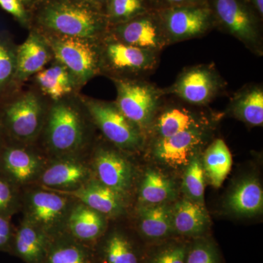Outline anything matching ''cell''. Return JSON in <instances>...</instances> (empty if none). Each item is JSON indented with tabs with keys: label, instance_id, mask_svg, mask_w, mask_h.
<instances>
[{
	"label": "cell",
	"instance_id": "obj_25",
	"mask_svg": "<svg viewBox=\"0 0 263 263\" xmlns=\"http://www.w3.org/2000/svg\"><path fill=\"white\" fill-rule=\"evenodd\" d=\"M139 227L147 238H166L174 232L172 209L164 203L143 205L139 209Z\"/></svg>",
	"mask_w": 263,
	"mask_h": 263
},
{
	"label": "cell",
	"instance_id": "obj_26",
	"mask_svg": "<svg viewBox=\"0 0 263 263\" xmlns=\"http://www.w3.org/2000/svg\"><path fill=\"white\" fill-rule=\"evenodd\" d=\"M233 159L224 141L216 139L205 151L203 156L204 174L215 188H219L229 174Z\"/></svg>",
	"mask_w": 263,
	"mask_h": 263
},
{
	"label": "cell",
	"instance_id": "obj_20",
	"mask_svg": "<svg viewBox=\"0 0 263 263\" xmlns=\"http://www.w3.org/2000/svg\"><path fill=\"white\" fill-rule=\"evenodd\" d=\"M105 227V216L77 200L71 207L65 228L76 240L89 242L98 239Z\"/></svg>",
	"mask_w": 263,
	"mask_h": 263
},
{
	"label": "cell",
	"instance_id": "obj_3",
	"mask_svg": "<svg viewBox=\"0 0 263 263\" xmlns=\"http://www.w3.org/2000/svg\"><path fill=\"white\" fill-rule=\"evenodd\" d=\"M46 143L54 155L73 157L82 148L86 140V127L80 112L75 106L57 101L46 122Z\"/></svg>",
	"mask_w": 263,
	"mask_h": 263
},
{
	"label": "cell",
	"instance_id": "obj_43",
	"mask_svg": "<svg viewBox=\"0 0 263 263\" xmlns=\"http://www.w3.org/2000/svg\"><path fill=\"white\" fill-rule=\"evenodd\" d=\"M98 1H106V0H98ZM110 1V0H109Z\"/></svg>",
	"mask_w": 263,
	"mask_h": 263
},
{
	"label": "cell",
	"instance_id": "obj_13",
	"mask_svg": "<svg viewBox=\"0 0 263 263\" xmlns=\"http://www.w3.org/2000/svg\"><path fill=\"white\" fill-rule=\"evenodd\" d=\"M207 128H195L167 138L154 139V156L171 167L187 165L207 139Z\"/></svg>",
	"mask_w": 263,
	"mask_h": 263
},
{
	"label": "cell",
	"instance_id": "obj_24",
	"mask_svg": "<svg viewBox=\"0 0 263 263\" xmlns=\"http://www.w3.org/2000/svg\"><path fill=\"white\" fill-rule=\"evenodd\" d=\"M227 206L237 215L250 216L260 214L263 191L259 181L254 178L240 181L230 194Z\"/></svg>",
	"mask_w": 263,
	"mask_h": 263
},
{
	"label": "cell",
	"instance_id": "obj_16",
	"mask_svg": "<svg viewBox=\"0 0 263 263\" xmlns=\"http://www.w3.org/2000/svg\"><path fill=\"white\" fill-rule=\"evenodd\" d=\"M97 180L124 197L131 187L133 170L129 162L116 151L100 148L93 161Z\"/></svg>",
	"mask_w": 263,
	"mask_h": 263
},
{
	"label": "cell",
	"instance_id": "obj_35",
	"mask_svg": "<svg viewBox=\"0 0 263 263\" xmlns=\"http://www.w3.org/2000/svg\"><path fill=\"white\" fill-rule=\"evenodd\" d=\"M188 249L185 245L174 243L159 250L150 263H186Z\"/></svg>",
	"mask_w": 263,
	"mask_h": 263
},
{
	"label": "cell",
	"instance_id": "obj_30",
	"mask_svg": "<svg viewBox=\"0 0 263 263\" xmlns=\"http://www.w3.org/2000/svg\"><path fill=\"white\" fill-rule=\"evenodd\" d=\"M102 252L104 263H138L130 241L118 232L112 233L106 238Z\"/></svg>",
	"mask_w": 263,
	"mask_h": 263
},
{
	"label": "cell",
	"instance_id": "obj_2",
	"mask_svg": "<svg viewBox=\"0 0 263 263\" xmlns=\"http://www.w3.org/2000/svg\"><path fill=\"white\" fill-rule=\"evenodd\" d=\"M114 81L117 91L115 103L118 108L144 134L160 108L164 95L163 89L139 79L115 78Z\"/></svg>",
	"mask_w": 263,
	"mask_h": 263
},
{
	"label": "cell",
	"instance_id": "obj_9",
	"mask_svg": "<svg viewBox=\"0 0 263 263\" xmlns=\"http://www.w3.org/2000/svg\"><path fill=\"white\" fill-rule=\"evenodd\" d=\"M226 88V83L213 65H200L185 69L164 94L177 97L184 103L203 106Z\"/></svg>",
	"mask_w": 263,
	"mask_h": 263
},
{
	"label": "cell",
	"instance_id": "obj_39",
	"mask_svg": "<svg viewBox=\"0 0 263 263\" xmlns=\"http://www.w3.org/2000/svg\"><path fill=\"white\" fill-rule=\"evenodd\" d=\"M208 3V0H152V5L154 9H161L169 7L202 5Z\"/></svg>",
	"mask_w": 263,
	"mask_h": 263
},
{
	"label": "cell",
	"instance_id": "obj_10",
	"mask_svg": "<svg viewBox=\"0 0 263 263\" xmlns=\"http://www.w3.org/2000/svg\"><path fill=\"white\" fill-rule=\"evenodd\" d=\"M46 39L57 60L68 70L76 83L84 84L98 73L101 57L91 41L60 35Z\"/></svg>",
	"mask_w": 263,
	"mask_h": 263
},
{
	"label": "cell",
	"instance_id": "obj_7",
	"mask_svg": "<svg viewBox=\"0 0 263 263\" xmlns=\"http://www.w3.org/2000/svg\"><path fill=\"white\" fill-rule=\"evenodd\" d=\"M72 197L48 189L29 191L24 197V221L37 227L48 236L65 228L73 202Z\"/></svg>",
	"mask_w": 263,
	"mask_h": 263
},
{
	"label": "cell",
	"instance_id": "obj_14",
	"mask_svg": "<svg viewBox=\"0 0 263 263\" xmlns=\"http://www.w3.org/2000/svg\"><path fill=\"white\" fill-rule=\"evenodd\" d=\"M45 166L42 159L27 148L0 146V174L17 187L37 181Z\"/></svg>",
	"mask_w": 263,
	"mask_h": 263
},
{
	"label": "cell",
	"instance_id": "obj_41",
	"mask_svg": "<svg viewBox=\"0 0 263 263\" xmlns=\"http://www.w3.org/2000/svg\"><path fill=\"white\" fill-rule=\"evenodd\" d=\"M5 135L3 130V124H2L1 117H0V146L3 144V136Z\"/></svg>",
	"mask_w": 263,
	"mask_h": 263
},
{
	"label": "cell",
	"instance_id": "obj_11",
	"mask_svg": "<svg viewBox=\"0 0 263 263\" xmlns=\"http://www.w3.org/2000/svg\"><path fill=\"white\" fill-rule=\"evenodd\" d=\"M113 38L126 44L160 53L170 43L155 9L117 24Z\"/></svg>",
	"mask_w": 263,
	"mask_h": 263
},
{
	"label": "cell",
	"instance_id": "obj_15",
	"mask_svg": "<svg viewBox=\"0 0 263 263\" xmlns=\"http://www.w3.org/2000/svg\"><path fill=\"white\" fill-rule=\"evenodd\" d=\"M91 179L87 166L73 157H62L46 165L37 181L45 189L64 193L77 190Z\"/></svg>",
	"mask_w": 263,
	"mask_h": 263
},
{
	"label": "cell",
	"instance_id": "obj_22",
	"mask_svg": "<svg viewBox=\"0 0 263 263\" xmlns=\"http://www.w3.org/2000/svg\"><path fill=\"white\" fill-rule=\"evenodd\" d=\"M229 111L249 125L263 124V89L259 85H249L235 93L230 100Z\"/></svg>",
	"mask_w": 263,
	"mask_h": 263
},
{
	"label": "cell",
	"instance_id": "obj_19",
	"mask_svg": "<svg viewBox=\"0 0 263 263\" xmlns=\"http://www.w3.org/2000/svg\"><path fill=\"white\" fill-rule=\"evenodd\" d=\"M51 50L46 37L32 32L17 48L15 82L27 80L43 70L51 60Z\"/></svg>",
	"mask_w": 263,
	"mask_h": 263
},
{
	"label": "cell",
	"instance_id": "obj_36",
	"mask_svg": "<svg viewBox=\"0 0 263 263\" xmlns=\"http://www.w3.org/2000/svg\"><path fill=\"white\" fill-rule=\"evenodd\" d=\"M186 263H219L214 247L208 242H197L187 251Z\"/></svg>",
	"mask_w": 263,
	"mask_h": 263
},
{
	"label": "cell",
	"instance_id": "obj_38",
	"mask_svg": "<svg viewBox=\"0 0 263 263\" xmlns=\"http://www.w3.org/2000/svg\"><path fill=\"white\" fill-rule=\"evenodd\" d=\"M10 218L9 216L0 215V250L8 247L13 238Z\"/></svg>",
	"mask_w": 263,
	"mask_h": 263
},
{
	"label": "cell",
	"instance_id": "obj_23",
	"mask_svg": "<svg viewBox=\"0 0 263 263\" xmlns=\"http://www.w3.org/2000/svg\"><path fill=\"white\" fill-rule=\"evenodd\" d=\"M49 238L42 230L24 221L13 238L15 252L26 262L42 263L49 246Z\"/></svg>",
	"mask_w": 263,
	"mask_h": 263
},
{
	"label": "cell",
	"instance_id": "obj_40",
	"mask_svg": "<svg viewBox=\"0 0 263 263\" xmlns=\"http://www.w3.org/2000/svg\"><path fill=\"white\" fill-rule=\"evenodd\" d=\"M247 4L256 12L259 18L263 16V0H245Z\"/></svg>",
	"mask_w": 263,
	"mask_h": 263
},
{
	"label": "cell",
	"instance_id": "obj_21",
	"mask_svg": "<svg viewBox=\"0 0 263 263\" xmlns=\"http://www.w3.org/2000/svg\"><path fill=\"white\" fill-rule=\"evenodd\" d=\"M174 231L184 236H197L205 233L210 218L204 205L188 199L181 200L172 209Z\"/></svg>",
	"mask_w": 263,
	"mask_h": 263
},
{
	"label": "cell",
	"instance_id": "obj_4",
	"mask_svg": "<svg viewBox=\"0 0 263 263\" xmlns=\"http://www.w3.org/2000/svg\"><path fill=\"white\" fill-rule=\"evenodd\" d=\"M215 24L243 43L255 54H262L260 18L245 0H211Z\"/></svg>",
	"mask_w": 263,
	"mask_h": 263
},
{
	"label": "cell",
	"instance_id": "obj_42",
	"mask_svg": "<svg viewBox=\"0 0 263 263\" xmlns=\"http://www.w3.org/2000/svg\"><path fill=\"white\" fill-rule=\"evenodd\" d=\"M22 4L25 3V4H28V3H32V2L35 1V0H19Z\"/></svg>",
	"mask_w": 263,
	"mask_h": 263
},
{
	"label": "cell",
	"instance_id": "obj_17",
	"mask_svg": "<svg viewBox=\"0 0 263 263\" xmlns=\"http://www.w3.org/2000/svg\"><path fill=\"white\" fill-rule=\"evenodd\" d=\"M208 121L193 109L184 105H171L157 110L149 129L153 132L154 139L167 138L182 132L208 127Z\"/></svg>",
	"mask_w": 263,
	"mask_h": 263
},
{
	"label": "cell",
	"instance_id": "obj_44",
	"mask_svg": "<svg viewBox=\"0 0 263 263\" xmlns=\"http://www.w3.org/2000/svg\"><path fill=\"white\" fill-rule=\"evenodd\" d=\"M149 1H150V3H151V4H152V0H149Z\"/></svg>",
	"mask_w": 263,
	"mask_h": 263
},
{
	"label": "cell",
	"instance_id": "obj_8",
	"mask_svg": "<svg viewBox=\"0 0 263 263\" xmlns=\"http://www.w3.org/2000/svg\"><path fill=\"white\" fill-rule=\"evenodd\" d=\"M170 44L202 37L215 25L209 3L155 9Z\"/></svg>",
	"mask_w": 263,
	"mask_h": 263
},
{
	"label": "cell",
	"instance_id": "obj_6",
	"mask_svg": "<svg viewBox=\"0 0 263 263\" xmlns=\"http://www.w3.org/2000/svg\"><path fill=\"white\" fill-rule=\"evenodd\" d=\"M86 107L97 127L118 148L136 151L143 146V132L121 112L115 103L88 100Z\"/></svg>",
	"mask_w": 263,
	"mask_h": 263
},
{
	"label": "cell",
	"instance_id": "obj_34",
	"mask_svg": "<svg viewBox=\"0 0 263 263\" xmlns=\"http://www.w3.org/2000/svg\"><path fill=\"white\" fill-rule=\"evenodd\" d=\"M18 205L17 186L0 174V215L10 217Z\"/></svg>",
	"mask_w": 263,
	"mask_h": 263
},
{
	"label": "cell",
	"instance_id": "obj_33",
	"mask_svg": "<svg viewBox=\"0 0 263 263\" xmlns=\"http://www.w3.org/2000/svg\"><path fill=\"white\" fill-rule=\"evenodd\" d=\"M154 9L149 0H110L108 17L114 24L128 22Z\"/></svg>",
	"mask_w": 263,
	"mask_h": 263
},
{
	"label": "cell",
	"instance_id": "obj_28",
	"mask_svg": "<svg viewBox=\"0 0 263 263\" xmlns=\"http://www.w3.org/2000/svg\"><path fill=\"white\" fill-rule=\"evenodd\" d=\"M175 195L172 180L157 171L149 170L144 175L140 190V200L146 205L162 204Z\"/></svg>",
	"mask_w": 263,
	"mask_h": 263
},
{
	"label": "cell",
	"instance_id": "obj_12",
	"mask_svg": "<svg viewBox=\"0 0 263 263\" xmlns=\"http://www.w3.org/2000/svg\"><path fill=\"white\" fill-rule=\"evenodd\" d=\"M160 53L126 44L111 37L104 46L102 60L112 71L120 74L143 76L153 72Z\"/></svg>",
	"mask_w": 263,
	"mask_h": 263
},
{
	"label": "cell",
	"instance_id": "obj_31",
	"mask_svg": "<svg viewBox=\"0 0 263 263\" xmlns=\"http://www.w3.org/2000/svg\"><path fill=\"white\" fill-rule=\"evenodd\" d=\"M182 187L188 200L204 205L205 174L198 155H195L186 165Z\"/></svg>",
	"mask_w": 263,
	"mask_h": 263
},
{
	"label": "cell",
	"instance_id": "obj_32",
	"mask_svg": "<svg viewBox=\"0 0 263 263\" xmlns=\"http://www.w3.org/2000/svg\"><path fill=\"white\" fill-rule=\"evenodd\" d=\"M44 263H91L89 254L82 245L74 241L49 243Z\"/></svg>",
	"mask_w": 263,
	"mask_h": 263
},
{
	"label": "cell",
	"instance_id": "obj_29",
	"mask_svg": "<svg viewBox=\"0 0 263 263\" xmlns=\"http://www.w3.org/2000/svg\"><path fill=\"white\" fill-rule=\"evenodd\" d=\"M17 47L5 33L0 32V98L15 82Z\"/></svg>",
	"mask_w": 263,
	"mask_h": 263
},
{
	"label": "cell",
	"instance_id": "obj_5",
	"mask_svg": "<svg viewBox=\"0 0 263 263\" xmlns=\"http://www.w3.org/2000/svg\"><path fill=\"white\" fill-rule=\"evenodd\" d=\"M0 117L5 135L16 141L29 143L42 129L45 111L37 95L28 92L5 103Z\"/></svg>",
	"mask_w": 263,
	"mask_h": 263
},
{
	"label": "cell",
	"instance_id": "obj_37",
	"mask_svg": "<svg viewBox=\"0 0 263 263\" xmlns=\"http://www.w3.org/2000/svg\"><path fill=\"white\" fill-rule=\"evenodd\" d=\"M0 7L7 13L13 15L21 23L27 22V13L23 4L19 0H0Z\"/></svg>",
	"mask_w": 263,
	"mask_h": 263
},
{
	"label": "cell",
	"instance_id": "obj_27",
	"mask_svg": "<svg viewBox=\"0 0 263 263\" xmlns=\"http://www.w3.org/2000/svg\"><path fill=\"white\" fill-rule=\"evenodd\" d=\"M36 80L43 92L56 101L70 94L76 84L70 72L60 62L40 71Z\"/></svg>",
	"mask_w": 263,
	"mask_h": 263
},
{
	"label": "cell",
	"instance_id": "obj_1",
	"mask_svg": "<svg viewBox=\"0 0 263 263\" xmlns=\"http://www.w3.org/2000/svg\"><path fill=\"white\" fill-rule=\"evenodd\" d=\"M38 22L56 35L93 41L106 29L103 15L87 5L70 1L52 2L41 10Z\"/></svg>",
	"mask_w": 263,
	"mask_h": 263
},
{
	"label": "cell",
	"instance_id": "obj_18",
	"mask_svg": "<svg viewBox=\"0 0 263 263\" xmlns=\"http://www.w3.org/2000/svg\"><path fill=\"white\" fill-rule=\"evenodd\" d=\"M59 193L76 199L105 216L119 215L124 209V197L97 179H90L73 191Z\"/></svg>",
	"mask_w": 263,
	"mask_h": 263
}]
</instances>
